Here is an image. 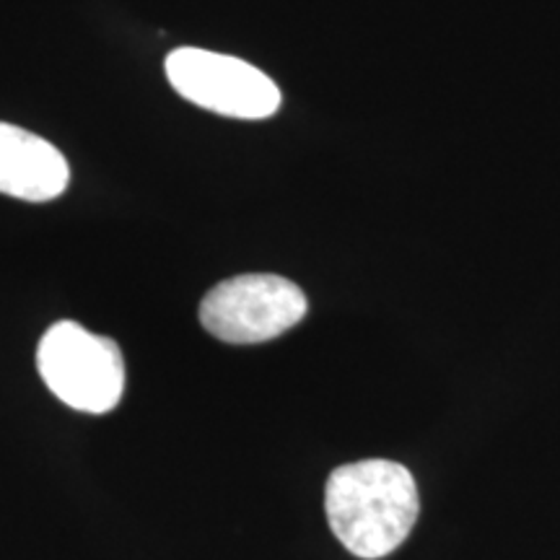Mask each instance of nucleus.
Returning a JSON list of instances; mask_svg holds the SVG:
<instances>
[{
  "instance_id": "obj_1",
  "label": "nucleus",
  "mask_w": 560,
  "mask_h": 560,
  "mask_svg": "<svg viewBox=\"0 0 560 560\" xmlns=\"http://www.w3.org/2000/svg\"><path fill=\"white\" fill-rule=\"evenodd\" d=\"M327 522L342 548L376 560L405 542L418 522V488L408 467L389 459L342 465L325 490Z\"/></svg>"
},
{
  "instance_id": "obj_2",
  "label": "nucleus",
  "mask_w": 560,
  "mask_h": 560,
  "mask_svg": "<svg viewBox=\"0 0 560 560\" xmlns=\"http://www.w3.org/2000/svg\"><path fill=\"white\" fill-rule=\"evenodd\" d=\"M37 369L60 402L91 416L115 410L125 395V361L117 342L75 322H55L42 335Z\"/></svg>"
},
{
  "instance_id": "obj_3",
  "label": "nucleus",
  "mask_w": 560,
  "mask_h": 560,
  "mask_svg": "<svg viewBox=\"0 0 560 560\" xmlns=\"http://www.w3.org/2000/svg\"><path fill=\"white\" fill-rule=\"evenodd\" d=\"M310 301L289 278L249 272L223 280L202 299V327L223 342L252 346L289 332L304 319Z\"/></svg>"
},
{
  "instance_id": "obj_4",
  "label": "nucleus",
  "mask_w": 560,
  "mask_h": 560,
  "mask_svg": "<svg viewBox=\"0 0 560 560\" xmlns=\"http://www.w3.org/2000/svg\"><path fill=\"white\" fill-rule=\"evenodd\" d=\"M166 79L187 102L236 120H265L280 107V89L268 73L231 55L179 47L166 55Z\"/></svg>"
},
{
  "instance_id": "obj_5",
  "label": "nucleus",
  "mask_w": 560,
  "mask_h": 560,
  "mask_svg": "<svg viewBox=\"0 0 560 560\" xmlns=\"http://www.w3.org/2000/svg\"><path fill=\"white\" fill-rule=\"evenodd\" d=\"M68 161L45 138L0 122V192L26 202H47L66 192Z\"/></svg>"
}]
</instances>
